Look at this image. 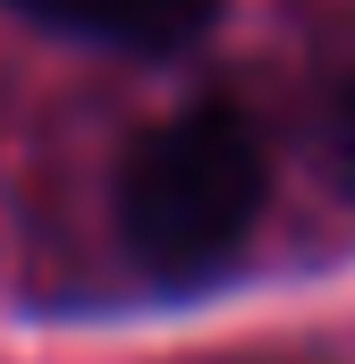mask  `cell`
<instances>
[{
	"label": "cell",
	"instance_id": "3957f363",
	"mask_svg": "<svg viewBox=\"0 0 355 364\" xmlns=\"http://www.w3.org/2000/svg\"><path fill=\"white\" fill-rule=\"evenodd\" d=\"M330 170H339V186L355 195V77L339 85V102H330Z\"/></svg>",
	"mask_w": 355,
	"mask_h": 364
},
{
	"label": "cell",
	"instance_id": "6da1fadb",
	"mask_svg": "<svg viewBox=\"0 0 355 364\" xmlns=\"http://www.w3.org/2000/svg\"><path fill=\"white\" fill-rule=\"evenodd\" d=\"M263 203H271L263 136L220 102L144 127L119 161V186H110L119 255L161 288H203V279L237 272Z\"/></svg>",
	"mask_w": 355,
	"mask_h": 364
},
{
	"label": "cell",
	"instance_id": "7a4b0ae2",
	"mask_svg": "<svg viewBox=\"0 0 355 364\" xmlns=\"http://www.w3.org/2000/svg\"><path fill=\"white\" fill-rule=\"evenodd\" d=\"M17 17H34L43 34L102 43V51H136V60H170L186 43L212 34L220 0H9Z\"/></svg>",
	"mask_w": 355,
	"mask_h": 364
}]
</instances>
